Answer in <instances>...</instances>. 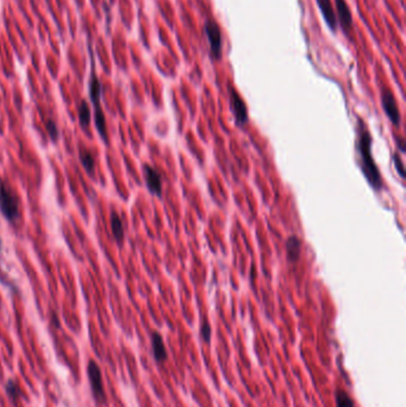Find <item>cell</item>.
Listing matches in <instances>:
<instances>
[{"mask_svg":"<svg viewBox=\"0 0 406 407\" xmlns=\"http://www.w3.org/2000/svg\"><path fill=\"white\" fill-rule=\"evenodd\" d=\"M357 152L360 154L361 169L364 173V176L371 183V186L375 190H381L383 187V179L375 165L373 157H372V137L364 123L360 119V133L357 139Z\"/></svg>","mask_w":406,"mask_h":407,"instance_id":"cell-1","label":"cell"},{"mask_svg":"<svg viewBox=\"0 0 406 407\" xmlns=\"http://www.w3.org/2000/svg\"><path fill=\"white\" fill-rule=\"evenodd\" d=\"M90 98L92 104L94 106V122L100 137L107 142V131H106V119L100 105L101 98V84L95 75H92L90 80Z\"/></svg>","mask_w":406,"mask_h":407,"instance_id":"cell-2","label":"cell"},{"mask_svg":"<svg viewBox=\"0 0 406 407\" xmlns=\"http://www.w3.org/2000/svg\"><path fill=\"white\" fill-rule=\"evenodd\" d=\"M0 212L11 223L19 219V201L8 184L0 181Z\"/></svg>","mask_w":406,"mask_h":407,"instance_id":"cell-3","label":"cell"},{"mask_svg":"<svg viewBox=\"0 0 406 407\" xmlns=\"http://www.w3.org/2000/svg\"><path fill=\"white\" fill-rule=\"evenodd\" d=\"M204 32L210 43V53L214 60H219L222 56V48H223V40L222 32L218 24L212 19H207L204 25Z\"/></svg>","mask_w":406,"mask_h":407,"instance_id":"cell-4","label":"cell"},{"mask_svg":"<svg viewBox=\"0 0 406 407\" xmlns=\"http://www.w3.org/2000/svg\"><path fill=\"white\" fill-rule=\"evenodd\" d=\"M87 374L88 379H90L92 392H93L95 400H97L98 402L104 403L105 400H106V394H105L104 391L103 378H101L100 368H99V365L95 363L94 361H91L90 363H88Z\"/></svg>","mask_w":406,"mask_h":407,"instance_id":"cell-5","label":"cell"},{"mask_svg":"<svg viewBox=\"0 0 406 407\" xmlns=\"http://www.w3.org/2000/svg\"><path fill=\"white\" fill-rule=\"evenodd\" d=\"M381 104L385 114L390 119L391 123L395 126L400 125V112H399L397 101H395L394 95L387 88H384L381 91Z\"/></svg>","mask_w":406,"mask_h":407,"instance_id":"cell-6","label":"cell"},{"mask_svg":"<svg viewBox=\"0 0 406 407\" xmlns=\"http://www.w3.org/2000/svg\"><path fill=\"white\" fill-rule=\"evenodd\" d=\"M230 105L231 108H233V112L235 115V119H236L237 125H244L245 123L248 122V110L247 106H245V102L243 101V99L241 98V95L237 93V91L235 88L230 87Z\"/></svg>","mask_w":406,"mask_h":407,"instance_id":"cell-7","label":"cell"},{"mask_svg":"<svg viewBox=\"0 0 406 407\" xmlns=\"http://www.w3.org/2000/svg\"><path fill=\"white\" fill-rule=\"evenodd\" d=\"M143 174H144V180L146 187L150 191V193L154 196L161 197L162 193V179L159 172L148 165L143 167Z\"/></svg>","mask_w":406,"mask_h":407,"instance_id":"cell-8","label":"cell"},{"mask_svg":"<svg viewBox=\"0 0 406 407\" xmlns=\"http://www.w3.org/2000/svg\"><path fill=\"white\" fill-rule=\"evenodd\" d=\"M316 2L320 10V12H322L324 20H325L327 25H329V28L331 29L333 31H335L337 28V18L331 0H316Z\"/></svg>","mask_w":406,"mask_h":407,"instance_id":"cell-9","label":"cell"},{"mask_svg":"<svg viewBox=\"0 0 406 407\" xmlns=\"http://www.w3.org/2000/svg\"><path fill=\"white\" fill-rule=\"evenodd\" d=\"M335 9L339 15V19L342 29L344 31H348L353 25V18H351V12L349 6H348L346 0H335Z\"/></svg>","mask_w":406,"mask_h":407,"instance_id":"cell-10","label":"cell"},{"mask_svg":"<svg viewBox=\"0 0 406 407\" xmlns=\"http://www.w3.org/2000/svg\"><path fill=\"white\" fill-rule=\"evenodd\" d=\"M152 347H153V354H154V357L156 361L163 362L167 360L168 354H167L166 345H165V343H163L162 336L159 332H153Z\"/></svg>","mask_w":406,"mask_h":407,"instance_id":"cell-11","label":"cell"},{"mask_svg":"<svg viewBox=\"0 0 406 407\" xmlns=\"http://www.w3.org/2000/svg\"><path fill=\"white\" fill-rule=\"evenodd\" d=\"M286 251L287 257L291 262H296L299 258L300 251H302V241L296 235H292L286 241Z\"/></svg>","mask_w":406,"mask_h":407,"instance_id":"cell-12","label":"cell"},{"mask_svg":"<svg viewBox=\"0 0 406 407\" xmlns=\"http://www.w3.org/2000/svg\"><path fill=\"white\" fill-rule=\"evenodd\" d=\"M111 230L112 234H114V237L116 238V241L121 244V243L124 241V225H123L121 217H119L118 213H116V212L111 214Z\"/></svg>","mask_w":406,"mask_h":407,"instance_id":"cell-13","label":"cell"},{"mask_svg":"<svg viewBox=\"0 0 406 407\" xmlns=\"http://www.w3.org/2000/svg\"><path fill=\"white\" fill-rule=\"evenodd\" d=\"M79 156H80L81 163H83L84 168L86 169V172L90 174V175H93V174H94V167H95L93 155H92V154L88 152L87 149H80Z\"/></svg>","mask_w":406,"mask_h":407,"instance_id":"cell-14","label":"cell"},{"mask_svg":"<svg viewBox=\"0 0 406 407\" xmlns=\"http://www.w3.org/2000/svg\"><path fill=\"white\" fill-rule=\"evenodd\" d=\"M78 111H79V123H80L81 128L86 129L91 123V108H90V106H88L86 100L81 101Z\"/></svg>","mask_w":406,"mask_h":407,"instance_id":"cell-15","label":"cell"},{"mask_svg":"<svg viewBox=\"0 0 406 407\" xmlns=\"http://www.w3.org/2000/svg\"><path fill=\"white\" fill-rule=\"evenodd\" d=\"M336 407H354L353 399L343 389L336 391Z\"/></svg>","mask_w":406,"mask_h":407,"instance_id":"cell-16","label":"cell"},{"mask_svg":"<svg viewBox=\"0 0 406 407\" xmlns=\"http://www.w3.org/2000/svg\"><path fill=\"white\" fill-rule=\"evenodd\" d=\"M5 389H6V393H8V395L10 396V398H12L13 400H17L19 398L20 389L18 387V385H17L15 381L10 380L8 384H6Z\"/></svg>","mask_w":406,"mask_h":407,"instance_id":"cell-17","label":"cell"},{"mask_svg":"<svg viewBox=\"0 0 406 407\" xmlns=\"http://www.w3.org/2000/svg\"><path fill=\"white\" fill-rule=\"evenodd\" d=\"M46 126H47V131L49 133V137L52 138L53 141H57V138H59V128H57L56 123L52 121V119H49V121H47Z\"/></svg>","mask_w":406,"mask_h":407,"instance_id":"cell-18","label":"cell"},{"mask_svg":"<svg viewBox=\"0 0 406 407\" xmlns=\"http://www.w3.org/2000/svg\"><path fill=\"white\" fill-rule=\"evenodd\" d=\"M200 335H201V337H203L204 341L210 342V340H211V326H210L209 321H207V320H204L203 324H201Z\"/></svg>","mask_w":406,"mask_h":407,"instance_id":"cell-19","label":"cell"},{"mask_svg":"<svg viewBox=\"0 0 406 407\" xmlns=\"http://www.w3.org/2000/svg\"><path fill=\"white\" fill-rule=\"evenodd\" d=\"M393 160L395 162V168H397V172L399 173V175H400V177H404V174H405L404 163H402V161L400 160V157H399L398 154H395V155L393 156Z\"/></svg>","mask_w":406,"mask_h":407,"instance_id":"cell-20","label":"cell"},{"mask_svg":"<svg viewBox=\"0 0 406 407\" xmlns=\"http://www.w3.org/2000/svg\"><path fill=\"white\" fill-rule=\"evenodd\" d=\"M399 142V148H400L401 152H404L405 150V144H404V139H398Z\"/></svg>","mask_w":406,"mask_h":407,"instance_id":"cell-21","label":"cell"},{"mask_svg":"<svg viewBox=\"0 0 406 407\" xmlns=\"http://www.w3.org/2000/svg\"><path fill=\"white\" fill-rule=\"evenodd\" d=\"M0 251H2V238H0Z\"/></svg>","mask_w":406,"mask_h":407,"instance_id":"cell-22","label":"cell"}]
</instances>
